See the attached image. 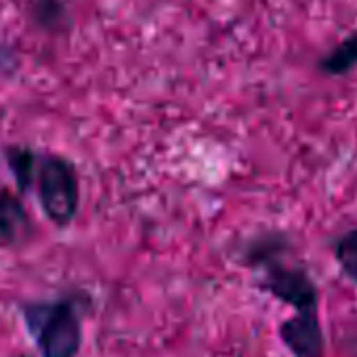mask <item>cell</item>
<instances>
[{"mask_svg": "<svg viewBox=\"0 0 357 357\" xmlns=\"http://www.w3.org/2000/svg\"><path fill=\"white\" fill-rule=\"evenodd\" d=\"M17 68V55L15 51L0 38V72L3 74H13Z\"/></svg>", "mask_w": 357, "mask_h": 357, "instance_id": "obj_9", "label": "cell"}, {"mask_svg": "<svg viewBox=\"0 0 357 357\" xmlns=\"http://www.w3.org/2000/svg\"><path fill=\"white\" fill-rule=\"evenodd\" d=\"M278 336L290 357H324L326 332L317 311L294 313L278 326Z\"/></svg>", "mask_w": 357, "mask_h": 357, "instance_id": "obj_3", "label": "cell"}, {"mask_svg": "<svg viewBox=\"0 0 357 357\" xmlns=\"http://www.w3.org/2000/svg\"><path fill=\"white\" fill-rule=\"evenodd\" d=\"M30 20L47 34H66L70 30L68 0H30Z\"/></svg>", "mask_w": 357, "mask_h": 357, "instance_id": "obj_6", "label": "cell"}, {"mask_svg": "<svg viewBox=\"0 0 357 357\" xmlns=\"http://www.w3.org/2000/svg\"><path fill=\"white\" fill-rule=\"evenodd\" d=\"M22 317L40 357H78L84 332L74 298L22 303Z\"/></svg>", "mask_w": 357, "mask_h": 357, "instance_id": "obj_1", "label": "cell"}, {"mask_svg": "<svg viewBox=\"0 0 357 357\" xmlns=\"http://www.w3.org/2000/svg\"><path fill=\"white\" fill-rule=\"evenodd\" d=\"M355 68H357V30L351 32L349 36H344L334 49H330L317 61L319 74L330 76V78L347 76V74L355 72Z\"/></svg>", "mask_w": 357, "mask_h": 357, "instance_id": "obj_7", "label": "cell"}, {"mask_svg": "<svg viewBox=\"0 0 357 357\" xmlns=\"http://www.w3.org/2000/svg\"><path fill=\"white\" fill-rule=\"evenodd\" d=\"M334 261L344 280L357 286V227L340 234L332 244Z\"/></svg>", "mask_w": 357, "mask_h": 357, "instance_id": "obj_8", "label": "cell"}, {"mask_svg": "<svg viewBox=\"0 0 357 357\" xmlns=\"http://www.w3.org/2000/svg\"><path fill=\"white\" fill-rule=\"evenodd\" d=\"M34 188L45 217L55 227H70L80 211V181L74 162L59 153H40Z\"/></svg>", "mask_w": 357, "mask_h": 357, "instance_id": "obj_2", "label": "cell"}, {"mask_svg": "<svg viewBox=\"0 0 357 357\" xmlns=\"http://www.w3.org/2000/svg\"><path fill=\"white\" fill-rule=\"evenodd\" d=\"M34 236V223L20 194L0 185V242L5 246H24Z\"/></svg>", "mask_w": 357, "mask_h": 357, "instance_id": "obj_4", "label": "cell"}, {"mask_svg": "<svg viewBox=\"0 0 357 357\" xmlns=\"http://www.w3.org/2000/svg\"><path fill=\"white\" fill-rule=\"evenodd\" d=\"M3 158L13 176L17 192L28 194L34 188V176H36L40 151L30 145H7L3 149Z\"/></svg>", "mask_w": 357, "mask_h": 357, "instance_id": "obj_5", "label": "cell"}]
</instances>
